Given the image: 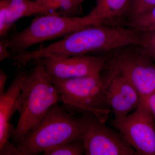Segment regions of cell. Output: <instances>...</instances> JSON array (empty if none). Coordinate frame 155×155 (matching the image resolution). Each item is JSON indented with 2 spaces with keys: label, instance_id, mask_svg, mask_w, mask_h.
Instances as JSON below:
<instances>
[{
  "label": "cell",
  "instance_id": "6da1fadb",
  "mask_svg": "<svg viewBox=\"0 0 155 155\" xmlns=\"http://www.w3.org/2000/svg\"><path fill=\"white\" fill-rule=\"evenodd\" d=\"M38 64L29 73L16 102L19 120L11 134L17 145L28 134L53 106L62 102L61 95L44 64Z\"/></svg>",
  "mask_w": 155,
  "mask_h": 155
},
{
  "label": "cell",
  "instance_id": "d6986e66",
  "mask_svg": "<svg viewBox=\"0 0 155 155\" xmlns=\"http://www.w3.org/2000/svg\"><path fill=\"white\" fill-rule=\"evenodd\" d=\"M10 56V50L6 45L5 39L2 40L0 41V61L2 62Z\"/></svg>",
  "mask_w": 155,
  "mask_h": 155
},
{
  "label": "cell",
  "instance_id": "4fadbf2b",
  "mask_svg": "<svg viewBox=\"0 0 155 155\" xmlns=\"http://www.w3.org/2000/svg\"><path fill=\"white\" fill-rule=\"evenodd\" d=\"M11 23L34 15L44 14L42 9L37 0H5Z\"/></svg>",
  "mask_w": 155,
  "mask_h": 155
},
{
  "label": "cell",
  "instance_id": "5b68a950",
  "mask_svg": "<svg viewBox=\"0 0 155 155\" xmlns=\"http://www.w3.org/2000/svg\"><path fill=\"white\" fill-rule=\"evenodd\" d=\"M82 140L86 155H137L124 137L105 125L95 115L83 111Z\"/></svg>",
  "mask_w": 155,
  "mask_h": 155
},
{
  "label": "cell",
  "instance_id": "52a82bcc",
  "mask_svg": "<svg viewBox=\"0 0 155 155\" xmlns=\"http://www.w3.org/2000/svg\"><path fill=\"white\" fill-rule=\"evenodd\" d=\"M114 123L137 155H155V122L148 101L141 100L133 113Z\"/></svg>",
  "mask_w": 155,
  "mask_h": 155
},
{
  "label": "cell",
  "instance_id": "2e32d148",
  "mask_svg": "<svg viewBox=\"0 0 155 155\" xmlns=\"http://www.w3.org/2000/svg\"><path fill=\"white\" fill-rule=\"evenodd\" d=\"M155 7V0H131L128 14L130 21L137 19Z\"/></svg>",
  "mask_w": 155,
  "mask_h": 155
},
{
  "label": "cell",
  "instance_id": "9a60e30c",
  "mask_svg": "<svg viewBox=\"0 0 155 155\" xmlns=\"http://www.w3.org/2000/svg\"><path fill=\"white\" fill-rule=\"evenodd\" d=\"M130 28L142 33L155 31V7L146 14L128 22Z\"/></svg>",
  "mask_w": 155,
  "mask_h": 155
},
{
  "label": "cell",
  "instance_id": "44dd1931",
  "mask_svg": "<svg viewBox=\"0 0 155 155\" xmlns=\"http://www.w3.org/2000/svg\"><path fill=\"white\" fill-rule=\"evenodd\" d=\"M148 103L155 122V92L149 97L148 100Z\"/></svg>",
  "mask_w": 155,
  "mask_h": 155
},
{
  "label": "cell",
  "instance_id": "8992f818",
  "mask_svg": "<svg viewBox=\"0 0 155 155\" xmlns=\"http://www.w3.org/2000/svg\"><path fill=\"white\" fill-rule=\"evenodd\" d=\"M143 50L142 52L120 51L112 61V73L125 77L136 89L141 100H147L155 92V63Z\"/></svg>",
  "mask_w": 155,
  "mask_h": 155
},
{
  "label": "cell",
  "instance_id": "ba28073f",
  "mask_svg": "<svg viewBox=\"0 0 155 155\" xmlns=\"http://www.w3.org/2000/svg\"><path fill=\"white\" fill-rule=\"evenodd\" d=\"M39 61L44 64L51 77L59 79H69L100 75L106 60L86 54L46 58Z\"/></svg>",
  "mask_w": 155,
  "mask_h": 155
},
{
  "label": "cell",
  "instance_id": "7a4b0ae2",
  "mask_svg": "<svg viewBox=\"0 0 155 155\" xmlns=\"http://www.w3.org/2000/svg\"><path fill=\"white\" fill-rule=\"evenodd\" d=\"M81 117H75L56 104L16 145L20 155H37L58 145L82 140Z\"/></svg>",
  "mask_w": 155,
  "mask_h": 155
},
{
  "label": "cell",
  "instance_id": "ac0fdd59",
  "mask_svg": "<svg viewBox=\"0 0 155 155\" xmlns=\"http://www.w3.org/2000/svg\"><path fill=\"white\" fill-rule=\"evenodd\" d=\"M143 49L155 61V31L143 33Z\"/></svg>",
  "mask_w": 155,
  "mask_h": 155
},
{
  "label": "cell",
  "instance_id": "30bf717a",
  "mask_svg": "<svg viewBox=\"0 0 155 155\" xmlns=\"http://www.w3.org/2000/svg\"><path fill=\"white\" fill-rule=\"evenodd\" d=\"M107 85L108 104L114 114V123H116L135 110L141 98L133 84L118 73H112Z\"/></svg>",
  "mask_w": 155,
  "mask_h": 155
},
{
  "label": "cell",
  "instance_id": "3957f363",
  "mask_svg": "<svg viewBox=\"0 0 155 155\" xmlns=\"http://www.w3.org/2000/svg\"><path fill=\"white\" fill-rule=\"evenodd\" d=\"M96 24H99L91 13L84 17H69L53 11L35 17L27 28L5 39L6 44L11 58L35 45L64 37L83 27Z\"/></svg>",
  "mask_w": 155,
  "mask_h": 155
},
{
  "label": "cell",
  "instance_id": "5bb4252c",
  "mask_svg": "<svg viewBox=\"0 0 155 155\" xmlns=\"http://www.w3.org/2000/svg\"><path fill=\"white\" fill-rule=\"evenodd\" d=\"M43 154L44 155H82L85 154V148L83 141L78 140L51 147L46 150Z\"/></svg>",
  "mask_w": 155,
  "mask_h": 155
},
{
  "label": "cell",
  "instance_id": "ffe728a7",
  "mask_svg": "<svg viewBox=\"0 0 155 155\" xmlns=\"http://www.w3.org/2000/svg\"><path fill=\"white\" fill-rule=\"evenodd\" d=\"M8 76H7L2 69H0V96L5 92L6 81Z\"/></svg>",
  "mask_w": 155,
  "mask_h": 155
},
{
  "label": "cell",
  "instance_id": "7c38bea8",
  "mask_svg": "<svg viewBox=\"0 0 155 155\" xmlns=\"http://www.w3.org/2000/svg\"><path fill=\"white\" fill-rule=\"evenodd\" d=\"M44 14L53 11L66 17H73L82 14L81 4L84 0H37Z\"/></svg>",
  "mask_w": 155,
  "mask_h": 155
},
{
  "label": "cell",
  "instance_id": "277c9868",
  "mask_svg": "<svg viewBox=\"0 0 155 155\" xmlns=\"http://www.w3.org/2000/svg\"><path fill=\"white\" fill-rule=\"evenodd\" d=\"M52 81L70 110L89 111L105 122L110 109L107 99V85L100 75Z\"/></svg>",
  "mask_w": 155,
  "mask_h": 155
},
{
  "label": "cell",
  "instance_id": "e0dca14e",
  "mask_svg": "<svg viewBox=\"0 0 155 155\" xmlns=\"http://www.w3.org/2000/svg\"><path fill=\"white\" fill-rule=\"evenodd\" d=\"M13 24L11 23L5 0L0 1V36H5Z\"/></svg>",
  "mask_w": 155,
  "mask_h": 155
},
{
  "label": "cell",
  "instance_id": "8fae6325",
  "mask_svg": "<svg viewBox=\"0 0 155 155\" xmlns=\"http://www.w3.org/2000/svg\"><path fill=\"white\" fill-rule=\"evenodd\" d=\"M131 0H97L91 12L100 24L105 25L127 15Z\"/></svg>",
  "mask_w": 155,
  "mask_h": 155
},
{
  "label": "cell",
  "instance_id": "9c48e42d",
  "mask_svg": "<svg viewBox=\"0 0 155 155\" xmlns=\"http://www.w3.org/2000/svg\"><path fill=\"white\" fill-rule=\"evenodd\" d=\"M29 73L19 72L8 89L0 96V155H20L17 147L10 141L14 127L11 124L16 110V102Z\"/></svg>",
  "mask_w": 155,
  "mask_h": 155
}]
</instances>
